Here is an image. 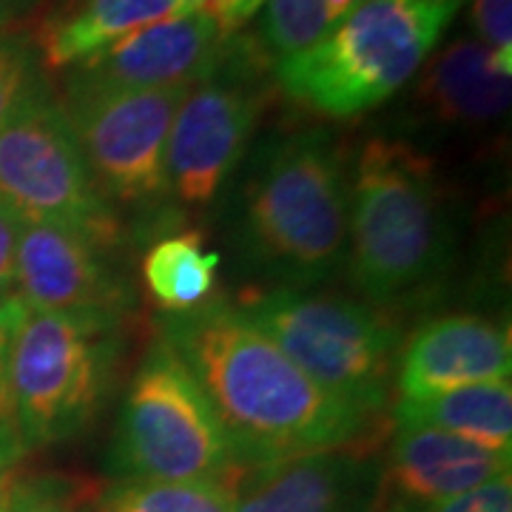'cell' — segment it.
Instances as JSON below:
<instances>
[{
  "label": "cell",
  "instance_id": "obj_4",
  "mask_svg": "<svg viewBox=\"0 0 512 512\" xmlns=\"http://www.w3.org/2000/svg\"><path fill=\"white\" fill-rule=\"evenodd\" d=\"M350 282L373 302L416 291L447 256V214L433 165L396 140H370L350 183Z\"/></svg>",
  "mask_w": 512,
  "mask_h": 512
},
{
  "label": "cell",
  "instance_id": "obj_7",
  "mask_svg": "<svg viewBox=\"0 0 512 512\" xmlns=\"http://www.w3.org/2000/svg\"><path fill=\"white\" fill-rule=\"evenodd\" d=\"M117 319L32 313L20 319L6 365V419L29 444L86 427L109 390Z\"/></svg>",
  "mask_w": 512,
  "mask_h": 512
},
{
  "label": "cell",
  "instance_id": "obj_33",
  "mask_svg": "<svg viewBox=\"0 0 512 512\" xmlns=\"http://www.w3.org/2000/svg\"><path fill=\"white\" fill-rule=\"evenodd\" d=\"M0 512H6V498H0Z\"/></svg>",
  "mask_w": 512,
  "mask_h": 512
},
{
  "label": "cell",
  "instance_id": "obj_17",
  "mask_svg": "<svg viewBox=\"0 0 512 512\" xmlns=\"http://www.w3.org/2000/svg\"><path fill=\"white\" fill-rule=\"evenodd\" d=\"M510 80L478 40L450 43L421 77L419 97L447 123H490L510 109Z\"/></svg>",
  "mask_w": 512,
  "mask_h": 512
},
{
  "label": "cell",
  "instance_id": "obj_18",
  "mask_svg": "<svg viewBox=\"0 0 512 512\" xmlns=\"http://www.w3.org/2000/svg\"><path fill=\"white\" fill-rule=\"evenodd\" d=\"M396 427H436L493 450L512 447L510 382L453 387L427 399H399Z\"/></svg>",
  "mask_w": 512,
  "mask_h": 512
},
{
  "label": "cell",
  "instance_id": "obj_23",
  "mask_svg": "<svg viewBox=\"0 0 512 512\" xmlns=\"http://www.w3.org/2000/svg\"><path fill=\"white\" fill-rule=\"evenodd\" d=\"M473 26L481 46L512 74V0H473Z\"/></svg>",
  "mask_w": 512,
  "mask_h": 512
},
{
  "label": "cell",
  "instance_id": "obj_30",
  "mask_svg": "<svg viewBox=\"0 0 512 512\" xmlns=\"http://www.w3.org/2000/svg\"><path fill=\"white\" fill-rule=\"evenodd\" d=\"M325 3V12H328L330 23L336 26L339 20H345L356 9V6H362L365 0H322Z\"/></svg>",
  "mask_w": 512,
  "mask_h": 512
},
{
  "label": "cell",
  "instance_id": "obj_9",
  "mask_svg": "<svg viewBox=\"0 0 512 512\" xmlns=\"http://www.w3.org/2000/svg\"><path fill=\"white\" fill-rule=\"evenodd\" d=\"M251 43L225 46L220 63L185 94L165 146V191L183 205H208L242 160L265 106L254 83Z\"/></svg>",
  "mask_w": 512,
  "mask_h": 512
},
{
  "label": "cell",
  "instance_id": "obj_26",
  "mask_svg": "<svg viewBox=\"0 0 512 512\" xmlns=\"http://www.w3.org/2000/svg\"><path fill=\"white\" fill-rule=\"evenodd\" d=\"M23 316H26V308L18 299H9L0 305V419H6V365H9L12 336Z\"/></svg>",
  "mask_w": 512,
  "mask_h": 512
},
{
  "label": "cell",
  "instance_id": "obj_10",
  "mask_svg": "<svg viewBox=\"0 0 512 512\" xmlns=\"http://www.w3.org/2000/svg\"><path fill=\"white\" fill-rule=\"evenodd\" d=\"M194 86L74 94L60 103L103 194L123 202L163 194L168 131Z\"/></svg>",
  "mask_w": 512,
  "mask_h": 512
},
{
  "label": "cell",
  "instance_id": "obj_8",
  "mask_svg": "<svg viewBox=\"0 0 512 512\" xmlns=\"http://www.w3.org/2000/svg\"><path fill=\"white\" fill-rule=\"evenodd\" d=\"M0 202L23 222L77 231L111 251L120 225L63 106L37 92L0 128Z\"/></svg>",
  "mask_w": 512,
  "mask_h": 512
},
{
  "label": "cell",
  "instance_id": "obj_11",
  "mask_svg": "<svg viewBox=\"0 0 512 512\" xmlns=\"http://www.w3.org/2000/svg\"><path fill=\"white\" fill-rule=\"evenodd\" d=\"M228 37L217 20L200 12L151 23L66 69L63 94L194 86L214 72Z\"/></svg>",
  "mask_w": 512,
  "mask_h": 512
},
{
  "label": "cell",
  "instance_id": "obj_34",
  "mask_svg": "<svg viewBox=\"0 0 512 512\" xmlns=\"http://www.w3.org/2000/svg\"><path fill=\"white\" fill-rule=\"evenodd\" d=\"M402 512H407V510H402Z\"/></svg>",
  "mask_w": 512,
  "mask_h": 512
},
{
  "label": "cell",
  "instance_id": "obj_28",
  "mask_svg": "<svg viewBox=\"0 0 512 512\" xmlns=\"http://www.w3.org/2000/svg\"><path fill=\"white\" fill-rule=\"evenodd\" d=\"M183 3L188 6L191 15H194V12L211 15V18L217 20L222 29H225V35L237 32V26H234V3H237V0H183Z\"/></svg>",
  "mask_w": 512,
  "mask_h": 512
},
{
  "label": "cell",
  "instance_id": "obj_3",
  "mask_svg": "<svg viewBox=\"0 0 512 512\" xmlns=\"http://www.w3.org/2000/svg\"><path fill=\"white\" fill-rule=\"evenodd\" d=\"M458 6L430 0H365L328 35L276 63L293 103L333 120L379 109L419 72Z\"/></svg>",
  "mask_w": 512,
  "mask_h": 512
},
{
  "label": "cell",
  "instance_id": "obj_25",
  "mask_svg": "<svg viewBox=\"0 0 512 512\" xmlns=\"http://www.w3.org/2000/svg\"><path fill=\"white\" fill-rule=\"evenodd\" d=\"M23 220L0 202V305L15 299V254Z\"/></svg>",
  "mask_w": 512,
  "mask_h": 512
},
{
  "label": "cell",
  "instance_id": "obj_31",
  "mask_svg": "<svg viewBox=\"0 0 512 512\" xmlns=\"http://www.w3.org/2000/svg\"><path fill=\"white\" fill-rule=\"evenodd\" d=\"M262 3H265V0H237V3H234V26L239 29V26L251 18Z\"/></svg>",
  "mask_w": 512,
  "mask_h": 512
},
{
  "label": "cell",
  "instance_id": "obj_15",
  "mask_svg": "<svg viewBox=\"0 0 512 512\" xmlns=\"http://www.w3.org/2000/svg\"><path fill=\"white\" fill-rule=\"evenodd\" d=\"M510 464V450H493L436 427H396L387 470L410 501L430 507L510 476Z\"/></svg>",
  "mask_w": 512,
  "mask_h": 512
},
{
  "label": "cell",
  "instance_id": "obj_13",
  "mask_svg": "<svg viewBox=\"0 0 512 512\" xmlns=\"http://www.w3.org/2000/svg\"><path fill=\"white\" fill-rule=\"evenodd\" d=\"M373 495L376 467L370 456L333 450L245 470L234 512H367Z\"/></svg>",
  "mask_w": 512,
  "mask_h": 512
},
{
  "label": "cell",
  "instance_id": "obj_2",
  "mask_svg": "<svg viewBox=\"0 0 512 512\" xmlns=\"http://www.w3.org/2000/svg\"><path fill=\"white\" fill-rule=\"evenodd\" d=\"M350 183L328 131H299L259 160L245 185L239 242L271 279L316 285L345 259Z\"/></svg>",
  "mask_w": 512,
  "mask_h": 512
},
{
  "label": "cell",
  "instance_id": "obj_1",
  "mask_svg": "<svg viewBox=\"0 0 512 512\" xmlns=\"http://www.w3.org/2000/svg\"><path fill=\"white\" fill-rule=\"evenodd\" d=\"M160 333L208 396L245 470L333 450L367 456L382 439V419L330 396L228 302L165 313Z\"/></svg>",
  "mask_w": 512,
  "mask_h": 512
},
{
  "label": "cell",
  "instance_id": "obj_6",
  "mask_svg": "<svg viewBox=\"0 0 512 512\" xmlns=\"http://www.w3.org/2000/svg\"><path fill=\"white\" fill-rule=\"evenodd\" d=\"M111 470L120 481H214L231 487L245 473L208 396L163 339L154 342L131 379Z\"/></svg>",
  "mask_w": 512,
  "mask_h": 512
},
{
  "label": "cell",
  "instance_id": "obj_32",
  "mask_svg": "<svg viewBox=\"0 0 512 512\" xmlns=\"http://www.w3.org/2000/svg\"><path fill=\"white\" fill-rule=\"evenodd\" d=\"M430 3H444V6H458L461 0H430Z\"/></svg>",
  "mask_w": 512,
  "mask_h": 512
},
{
  "label": "cell",
  "instance_id": "obj_24",
  "mask_svg": "<svg viewBox=\"0 0 512 512\" xmlns=\"http://www.w3.org/2000/svg\"><path fill=\"white\" fill-rule=\"evenodd\" d=\"M410 512H512V481L510 476H498L470 493Z\"/></svg>",
  "mask_w": 512,
  "mask_h": 512
},
{
  "label": "cell",
  "instance_id": "obj_29",
  "mask_svg": "<svg viewBox=\"0 0 512 512\" xmlns=\"http://www.w3.org/2000/svg\"><path fill=\"white\" fill-rule=\"evenodd\" d=\"M43 6L46 0H0V32H9L15 23L32 18Z\"/></svg>",
  "mask_w": 512,
  "mask_h": 512
},
{
  "label": "cell",
  "instance_id": "obj_12",
  "mask_svg": "<svg viewBox=\"0 0 512 512\" xmlns=\"http://www.w3.org/2000/svg\"><path fill=\"white\" fill-rule=\"evenodd\" d=\"M15 299L32 313L117 319L131 305V291L97 242L60 225L23 222L15 254Z\"/></svg>",
  "mask_w": 512,
  "mask_h": 512
},
{
  "label": "cell",
  "instance_id": "obj_16",
  "mask_svg": "<svg viewBox=\"0 0 512 512\" xmlns=\"http://www.w3.org/2000/svg\"><path fill=\"white\" fill-rule=\"evenodd\" d=\"M191 15L183 0H66L37 29V52L55 72L72 69L151 23Z\"/></svg>",
  "mask_w": 512,
  "mask_h": 512
},
{
  "label": "cell",
  "instance_id": "obj_14",
  "mask_svg": "<svg viewBox=\"0 0 512 512\" xmlns=\"http://www.w3.org/2000/svg\"><path fill=\"white\" fill-rule=\"evenodd\" d=\"M510 330L478 316H447L421 328L399 356V399L453 387L510 382Z\"/></svg>",
  "mask_w": 512,
  "mask_h": 512
},
{
  "label": "cell",
  "instance_id": "obj_21",
  "mask_svg": "<svg viewBox=\"0 0 512 512\" xmlns=\"http://www.w3.org/2000/svg\"><path fill=\"white\" fill-rule=\"evenodd\" d=\"M333 29L322 0H268L262 20L265 46L282 57L299 55Z\"/></svg>",
  "mask_w": 512,
  "mask_h": 512
},
{
  "label": "cell",
  "instance_id": "obj_22",
  "mask_svg": "<svg viewBox=\"0 0 512 512\" xmlns=\"http://www.w3.org/2000/svg\"><path fill=\"white\" fill-rule=\"evenodd\" d=\"M37 92H43V83L37 77L35 43L18 32H0V128Z\"/></svg>",
  "mask_w": 512,
  "mask_h": 512
},
{
  "label": "cell",
  "instance_id": "obj_27",
  "mask_svg": "<svg viewBox=\"0 0 512 512\" xmlns=\"http://www.w3.org/2000/svg\"><path fill=\"white\" fill-rule=\"evenodd\" d=\"M6 512H72V507H66L63 501L40 490H26V493L6 498Z\"/></svg>",
  "mask_w": 512,
  "mask_h": 512
},
{
  "label": "cell",
  "instance_id": "obj_19",
  "mask_svg": "<svg viewBox=\"0 0 512 512\" xmlns=\"http://www.w3.org/2000/svg\"><path fill=\"white\" fill-rule=\"evenodd\" d=\"M220 254L205 251L200 234H177L154 242L143 256L148 293L165 313L197 311L211 299Z\"/></svg>",
  "mask_w": 512,
  "mask_h": 512
},
{
  "label": "cell",
  "instance_id": "obj_5",
  "mask_svg": "<svg viewBox=\"0 0 512 512\" xmlns=\"http://www.w3.org/2000/svg\"><path fill=\"white\" fill-rule=\"evenodd\" d=\"M305 376L339 402L382 419L399 367V328L365 302L296 288L245 293L234 305Z\"/></svg>",
  "mask_w": 512,
  "mask_h": 512
},
{
  "label": "cell",
  "instance_id": "obj_20",
  "mask_svg": "<svg viewBox=\"0 0 512 512\" xmlns=\"http://www.w3.org/2000/svg\"><path fill=\"white\" fill-rule=\"evenodd\" d=\"M234 495L214 481H120L97 512H234Z\"/></svg>",
  "mask_w": 512,
  "mask_h": 512
}]
</instances>
